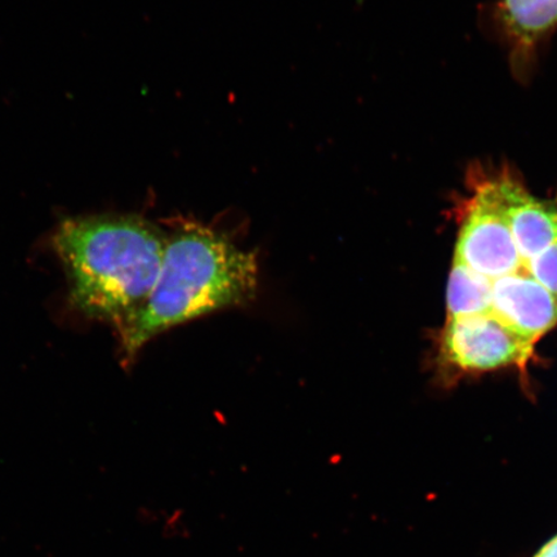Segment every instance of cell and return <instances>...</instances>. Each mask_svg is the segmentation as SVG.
Returning <instances> with one entry per match:
<instances>
[{"instance_id": "cell-1", "label": "cell", "mask_w": 557, "mask_h": 557, "mask_svg": "<svg viewBox=\"0 0 557 557\" xmlns=\"http://www.w3.org/2000/svg\"><path fill=\"white\" fill-rule=\"evenodd\" d=\"M166 235L135 214H97L61 222L52 236L64 264L70 302L87 318L124 329L156 287Z\"/></svg>"}, {"instance_id": "cell-2", "label": "cell", "mask_w": 557, "mask_h": 557, "mask_svg": "<svg viewBox=\"0 0 557 557\" xmlns=\"http://www.w3.org/2000/svg\"><path fill=\"white\" fill-rule=\"evenodd\" d=\"M257 284L255 252L198 222H185L166 235L162 268L148 302L117 332L124 360L128 363L173 326L247 305L256 297Z\"/></svg>"}, {"instance_id": "cell-3", "label": "cell", "mask_w": 557, "mask_h": 557, "mask_svg": "<svg viewBox=\"0 0 557 557\" xmlns=\"http://www.w3.org/2000/svg\"><path fill=\"white\" fill-rule=\"evenodd\" d=\"M534 346L491 318L447 319L438 363L456 373H482L518 367L524 372Z\"/></svg>"}, {"instance_id": "cell-4", "label": "cell", "mask_w": 557, "mask_h": 557, "mask_svg": "<svg viewBox=\"0 0 557 557\" xmlns=\"http://www.w3.org/2000/svg\"><path fill=\"white\" fill-rule=\"evenodd\" d=\"M505 21L513 37L532 44L557 25V0H504Z\"/></svg>"}, {"instance_id": "cell-5", "label": "cell", "mask_w": 557, "mask_h": 557, "mask_svg": "<svg viewBox=\"0 0 557 557\" xmlns=\"http://www.w3.org/2000/svg\"><path fill=\"white\" fill-rule=\"evenodd\" d=\"M535 557H557V535Z\"/></svg>"}]
</instances>
